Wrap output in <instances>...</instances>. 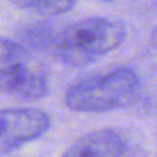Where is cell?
Returning <instances> with one entry per match:
<instances>
[{"label": "cell", "instance_id": "1", "mask_svg": "<svg viewBox=\"0 0 157 157\" xmlns=\"http://www.w3.org/2000/svg\"><path fill=\"white\" fill-rule=\"evenodd\" d=\"M125 25L111 17H88L57 31L52 52L68 65L83 66L117 48Z\"/></svg>", "mask_w": 157, "mask_h": 157}, {"label": "cell", "instance_id": "2", "mask_svg": "<svg viewBox=\"0 0 157 157\" xmlns=\"http://www.w3.org/2000/svg\"><path fill=\"white\" fill-rule=\"evenodd\" d=\"M140 78L129 68H117L74 83L65 96L68 108L82 113H103L125 108L137 100Z\"/></svg>", "mask_w": 157, "mask_h": 157}, {"label": "cell", "instance_id": "3", "mask_svg": "<svg viewBox=\"0 0 157 157\" xmlns=\"http://www.w3.org/2000/svg\"><path fill=\"white\" fill-rule=\"evenodd\" d=\"M0 85L17 99L36 100L46 94L45 68L23 45L3 37L0 46Z\"/></svg>", "mask_w": 157, "mask_h": 157}, {"label": "cell", "instance_id": "4", "mask_svg": "<svg viewBox=\"0 0 157 157\" xmlns=\"http://www.w3.org/2000/svg\"><path fill=\"white\" fill-rule=\"evenodd\" d=\"M2 136L0 148L8 154L23 143L40 137L51 126V119L46 113L33 108H6L0 117Z\"/></svg>", "mask_w": 157, "mask_h": 157}, {"label": "cell", "instance_id": "5", "mask_svg": "<svg viewBox=\"0 0 157 157\" xmlns=\"http://www.w3.org/2000/svg\"><path fill=\"white\" fill-rule=\"evenodd\" d=\"M128 139L116 129H96L78 137L62 157H125Z\"/></svg>", "mask_w": 157, "mask_h": 157}, {"label": "cell", "instance_id": "6", "mask_svg": "<svg viewBox=\"0 0 157 157\" xmlns=\"http://www.w3.org/2000/svg\"><path fill=\"white\" fill-rule=\"evenodd\" d=\"M19 8L34 10L42 14H60L75 5L71 0H11Z\"/></svg>", "mask_w": 157, "mask_h": 157}, {"label": "cell", "instance_id": "7", "mask_svg": "<svg viewBox=\"0 0 157 157\" xmlns=\"http://www.w3.org/2000/svg\"><path fill=\"white\" fill-rule=\"evenodd\" d=\"M151 43H152V46L157 49V28L152 31V36H151Z\"/></svg>", "mask_w": 157, "mask_h": 157}]
</instances>
